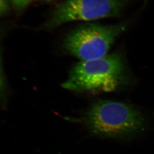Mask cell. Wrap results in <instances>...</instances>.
<instances>
[{"label": "cell", "instance_id": "8992f818", "mask_svg": "<svg viewBox=\"0 0 154 154\" xmlns=\"http://www.w3.org/2000/svg\"><path fill=\"white\" fill-rule=\"evenodd\" d=\"M10 11L8 0H0V13L2 16L7 15Z\"/></svg>", "mask_w": 154, "mask_h": 154}, {"label": "cell", "instance_id": "3957f363", "mask_svg": "<svg viewBox=\"0 0 154 154\" xmlns=\"http://www.w3.org/2000/svg\"><path fill=\"white\" fill-rule=\"evenodd\" d=\"M126 27L124 23L110 25L86 23L69 32L64 38L63 47L80 60L101 58L107 55L115 39Z\"/></svg>", "mask_w": 154, "mask_h": 154}, {"label": "cell", "instance_id": "7a4b0ae2", "mask_svg": "<svg viewBox=\"0 0 154 154\" xmlns=\"http://www.w3.org/2000/svg\"><path fill=\"white\" fill-rule=\"evenodd\" d=\"M144 120L137 109L125 103L111 100L93 103L82 119L91 134L107 138L132 135L143 127Z\"/></svg>", "mask_w": 154, "mask_h": 154}, {"label": "cell", "instance_id": "5b68a950", "mask_svg": "<svg viewBox=\"0 0 154 154\" xmlns=\"http://www.w3.org/2000/svg\"><path fill=\"white\" fill-rule=\"evenodd\" d=\"M14 7L17 12H23L30 4L32 0H10Z\"/></svg>", "mask_w": 154, "mask_h": 154}, {"label": "cell", "instance_id": "277c9868", "mask_svg": "<svg viewBox=\"0 0 154 154\" xmlns=\"http://www.w3.org/2000/svg\"><path fill=\"white\" fill-rule=\"evenodd\" d=\"M129 0H64L45 24L48 29L74 21H92L119 16Z\"/></svg>", "mask_w": 154, "mask_h": 154}, {"label": "cell", "instance_id": "52a82bcc", "mask_svg": "<svg viewBox=\"0 0 154 154\" xmlns=\"http://www.w3.org/2000/svg\"><path fill=\"white\" fill-rule=\"evenodd\" d=\"M38 1L41 2H49L52 1L53 0H38Z\"/></svg>", "mask_w": 154, "mask_h": 154}, {"label": "cell", "instance_id": "6da1fadb", "mask_svg": "<svg viewBox=\"0 0 154 154\" xmlns=\"http://www.w3.org/2000/svg\"><path fill=\"white\" fill-rule=\"evenodd\" d=\"M127 71L119 53L80 60L71 69L62 87L74 91H112L125 82Z\"/></svg>", "mask_w": 154, "mask_h": 154}]
</instances>
